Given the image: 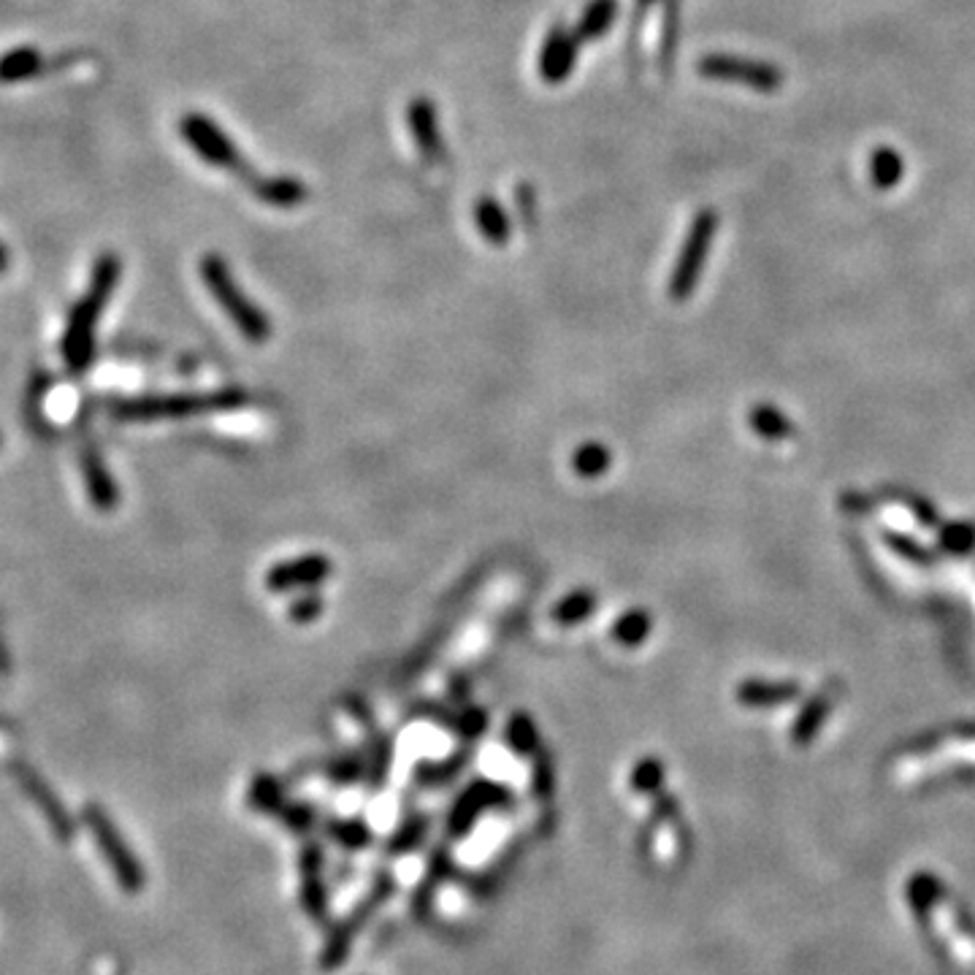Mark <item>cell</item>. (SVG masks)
<instances>
[{"label":"cell","instance_id":"6da1fadb","mask_svg":"<svg viewBox=\"0 0 975 975\" xmlns=\"http://www.w3.org/2000/svg\"><path fill=\"white\" fill-rule=\"evenodd\" d=\"M120 274H123V263H120V258L114 252H106V256L98 258L88 293L71 309L66 337H63V358L71 366V372H84L90 366L92 353H95L98 317H101L103 307L112 298Z\"/></svg>","mask_w":975,"mask_h":975},{"label":"cell","instance_id":"7a4b0ae2","mask_svg":"<svg viewBox=\"0 0 975 975\" xmlns=\"http://www.w3.org/2000/svg\"><path fill=\"white\" fill-rule=\"evenodd\" d=\"M250 401L245 388H223L212 394H179V396H141V399L112 401L109 412L128 423H149V420H182L195 415L230 412Z\"/></svg>","mask_w":975,"mask_h":975},{"label":"cell","instance_id":"3957f363","mask_svg":"<svg viewBox=\"0 0 975 975\" xmlns=\"http://www.w3.org/2000/svg\"><path fill=\"white\" fill-rule=\"evenodd\" d=\"M201 280H204L206 291L212 293L217 307L228 315V320L234 322L236 331H239L247 342L252 344L269 342L271 339L269 315L258 307L245 291H241L239 282L234 280V274H230L228 263H225L223 256H217V252L204 256V261H201Z\"/></svg>","mask_w":975,"mask_h":975},{"label":"cell","instance_id":"277c9868","mask_svg":"<svg viewBox=\"0 0 975 975\" xmlns=\"http://www.w3.org/2000/svg\"><path fill=\"white\" fill-rule=\"evenodd\" d=\"M718 212L713 209L696 212V217L691 220L689 234H685L683 247L678 252V263L669 274L667 293L672 302H685L696 291L702 271H705L710 247H713L715 234H718Z\"/></svg>","mask_w":975,"mask_h":975},{"label":"cell","instance_id":"5b68a950","mask_svg":"<svg viewBox=\"0 0 975 975\" xmlns=\"http://www.w3.org/2000/svg\"><path fill=\"white\" fill-rule=\"evenodd\" d=\"M84 821H88L92 838H95L103 859L109 862V868H112L114 878H117V884L123 886V892L128 894L141 892L144 870L141 864H138L136 853L131 851L128 842H125L123 835H120V829L114 827L112 816H109L101 805H88L84 807Z\"/></svg>","mask_w":975,"mask_h":975},{"label":"cell","instance_id":"8992f818","mask_svg":"<svg viewBox=\"0 0 975 975\" xmlns=\"http://www.w3.org/2000/svg\"><path fill=\"white\" fill-rule=\"evenodd\" d=\"M179 134H182L184 141L190 144V149L209 166L228 169L234 171V174H245L247 171V163L245 158H241L239 147H236V144L230 141V136L225 134L215 120L206 117V114L199 112L184 114L182 123H179Z\"/></svg>","mask_w":975,"mask_h":975},{"label":"cell","instance_id":"52a82bcc","mask_svg":"<svg viewBox=\"0 0 975 975\" xmlns=\"http://www.w3.org/2000/svg\"><path fill=\"white\" fill-rule=\"evenodd\" d=\"M700 77L718 82H740L756 92H778L783 84V71L772 63L748 60L737 55H705L696 66Z\"/></svg>","mask_w":975,"mask_h":975},{"label":"cell","instance_id":"ba28073f","mask_svg":"<svg viewBox=\"0 0 975 975\" xmlns=\"http://www.w3.org/2000/svg\"><path fill=\"white\" fill-rule=\"evenodd\" d=\"M333 575V562L322 553H307V556L287 558L274 564L267 572V588L271 593L291 591H315L320 582Z\"/></svg>","mask_w":975,"mask_h":975},{"label":"cell","instance_id":"9c48e42d","mask_svg":"<svg viewBox=\"0 0 975 975\" xmlns=\"http://www.w3.org/2000/svg\"><path fill=\"white\" fill-rule=\"evenodd\" d=\"M11 775H14V781L20 783L22 792L36 802L38 810L44 813L52 835H55L57 840H71L73 832H77V824L71 821V816H68V810L63 807V802L57 800V794L52 792L49 783H46L33 767L22 764V761H14V764H11Z\"/></svg>","mask_w":975,"mask_h":975},{"label":"cell","instance_id":"30bf717a","mask_svg":"<svg viewBox=\"0 0 975 975\" xmlns=\"http://www.w3.org/2000/svg\"><path fill=\"white\" fill-rule=\"evenodd\" d=\"M510 802H512L510 789H504L501 783L486 781V778L472 783V786L461 794V800L455 802L453 813H450L447 818L450 835L461 838V835H466L472 827H475L480 813H486L488 807H510Z\"/></svg>","mask_w":975,"mask_h":975},{"label":"cell","instance_id":"8fae6325","mask_svg":"<svg viewBox=\"0 0 975 975\" xmlns=\"http://www.w3.org/2000/svg\"><path fill=\"white\" fill-rule=\"evenodd\" d=\"M580 38L567 25H553L551 33L542 42L540 57H536V71L547 84H562L572 77L577 66V52H580Z\"/></svg>","mask_w":975,"mask_h":975},{"label":"cell","instance_id":"7c38bea8","mask_svg":"<svg viewBox=\"0 0 975 975\" xmlns=\"http://www.w3.org/2000/svg\"><path fill=\"white\" fill-rule=\"evenodd\" d=\"M407 128L412 134L415 144H418L420 155H423L429 163H440L444 158V138H442V125H440V112H437V103L431 98H412L407 103Z\"/></svg>","mask_w":975,"mask_h":975},{"label":"cell","instance_id":"4fadbf2b","mask_svg":"<svg viewBox=\"0 0 975 975\" xmlns=\"http://www.w3.org/2000/svg\"><path fill=\"white\" fill-rule=\"evenodd\" d=\"M82 472H84V486H88L90 501L98 510L109 512L120 504V488L114 483L112 472H109L106 461L98 453V447H84L82 450Z\"/></svg>","mask_w":975,"mask_h":975},{"label":"cell","instance_id":"5bb4252c","mask_svg":"<svg viewBox=\"0 0 975 975\" xmlns=\"http://www.w3.org/2000/svg\"><path fill=\"white\" fill-rule=\"evenodd\" d=\"M252 190L263 204L276 206V209H293L304 204L309 195V188L298 182L296 177H258L252 179Z\"/></svg>","mask_w":975,"mask_h":975},{"label":"cell","instance_id":"9a60e30c","mask_svg":"<svg viewBox=\"0 0 975 975\" xmlns=\"http://www.w3.org/2000/svg\"><path fill=\"white\" fill-rule=\"evenodd\" d=\"M46 60L38 49L33 46H16V49L5 52L0 57V84H16L27 82V79H36L38 73H44Z\"/></svg>","mask_w":975,"mask_h":975},{"label":"cell","instance_id":"2e32d148","mask_svg":"<svg viewBox=\"0 0 975 975\" xmlns=\"http://www.w3.org/2000/svg\"><path fill=\"white\" fill-rule=\"evenodd\" d=\"M615 16H619V0H588L586 9L580 11V20H577V38L586 44L597 42L604 33L613 31Z\"/></svg>","mask_w":975,"mask_h":975},{"label":"cell","instance_id":"e0dca14e","mask_svg":"<svg viewBox=\"0 0 975 975\" xmlns=\"http://www.w3.org/2000/svg\"><path fill=\"white\" fill-rule=\"evenodd\" d=\"M475 223L477 228H480V234L486 236L488 245L504 247L507 241H510L512 236L510 215H507L504 206H501L496 199H490V195H483V199L475 204Z\"/></svg>","mask_w":975,"mask_h":975},{"label":"cell","instance_id":"ac0fdd59","mask_svg":"<svg viewBox=\"0 0 975 975\" xmlns=\"http://www.w3.org/2000/svg\"><path fill=\"white\" fill-rule=\"evenodd\" d=\"M797 683H770V680H748L737 689V700L748 707L786 705V702L797 700Z\"/></svg>","mask_w":975,"mask_h":975},{"label":"cell","instance_id":"d6986e66","mask_svg":"<svg viewBox=\"0 0 975 975\" xmlns=\"http://www.w3.org/2000/svg\"><path fill=\"white\" fill-rule=\"evenodd\" d=\"M593 610H597V593L580 588V591L567 593L564 599H558L556 608H553V621L562 623V626H577L586 619H591Z\"/></svg>","mask_w":975,"mask_h":975},{"label":"cell","instance_id":"ffe728a7","mask_svg":"<svg viewBox=\"0 0 975 975\" xmlns=\"http://www.w3.org/2000/svg\"><path fill=\"white\" fill-rule=\"evenodd\" d=\"M650 628H654V619H650V613H645V610H628V613H623L619 621L613 623V639L619 645H623V648H637V645H643L645 639L650 637Z\"/></svg>","mask_w":975,"mask_h":975},{"label":"cell","instance_id":"44dd1931","mask_svg":"<svg viewBox=\"0 0 975 975\" xmlns=\"http://www.w3.org/2000/svg\"><path fill=\"white\" fill-rule=\"evenodd\" d=\"M466 761H469V751L453 753L444 761H434V764H420L418 770H415V781H418L423 789H440L464 770Z\"/></svg>","mask_w":975,"mask_h":975},{"label":"cell","instance_id":"7402d4cb","mask_svg":"<svg viewBox=\"0 0 975 975\" xmlns=\"http://www.w3.org/2000/svg\"><path fill=\"white\" fill-rule=\"evenodd\" d=\"M610 466H613V455H610V450L599 442L580 444L572 455V469L580 477H586V480H597V477H602Z\"/></svg>","mask_w":975,"mask_h":975},{"label":"cell","instance_id":"603a6c76","mask_svg":"<svg viewBox=\"0 0 975 975\" xmlns=\"http://www.w3.org/2000/svg\"><path fill=\"white\" fill-rule=\"evenodd\" d=\"M748 423L764 440H789L792 437V423L770 404H756L748 415Z\"/></svg>","mask_w":975,"mask_h":975},{"label":"cell","instance_id":"cb8c5ba5","mask_svg":"<svg viewBox=\"0 0 975 975\" xmlns=\"http://www.w3.org/2000/svg\"><path fill=\"white\" fill-rule=\"evenodd\" d=\"M507 742L515 753L529 756L536 753V746H540V732H536V724L532 721L529 713H515L507 724Z\"/></svg>","mask_w":975,"mask_h":975},{"label":"cell","instance_id":"d4e9b609","mask_svg":"<svg viewBox=\"0 0 975 975\" xmlns=\"http://www.w3.org/2000/svg\"><path fill=\"white\" fill-rule=\"evenodd\" d=\"M903 169H905L903 158H899V155L894 152L892 147L875 149L873 160H870L873 182H875V188H881V190L894 188V184H897L899 179H903Z\"/></svg>","mask_w":975,"mask_h":975},{"label":"cell","instance_id":"484cf974","mask_svg":"<svg viewBox=\"0 0 975 975\" xmlns=\"http://www.w3.org/2000/svg\"><path fill=\"white\" fill-rule=\"evenodd\" d=\"M282 800H285V797H282V786H280V781H276V778L258 775L256 781H252V789H250V807H252V810L280 813L282 807H285V802H282Z\"/></svg>","mask_w":975,"mask_h":975},{"label":"cell","instance_id":"4316f807","mask_svg":"<svg viewBox=\"0 0 975 975\" xmlns=\"http://www.w3.org/2000/svg\"><path fill=\"white\" fill-rule=\"evenodd\" d=\"M661 781H665V764H661L656 756L639 761L632 772V789L637 794H656L659 792Z\"/></svg>","mask_w":975,"mask_h":975},{"label":"cell","instance_id":"83f0119b","mask_svg":"<svg viewBox=\"0 0 975 975\" xmlns=\"http://www.w3.org/2000/svg\"><path fill=\"white\" fill-rule=\"evenodd\" d=\"M426 829H429V818L426 816H415L409 818L407 824H401L399 832L394 835L388 842V851L390 853H407L412 848H418L420 842L426 838Z\"/></svg>","mask_w":975,"mask_h":975},{"label":"cell","instance_id":"f1b7e54d","mask_svg":"<svg viewBox=\"0 0 975 975\" xmlns=\"http://www.w3.org/2000/svg\"><path fill=\"white\" fill-rule=\"evenodd\" d=\"M331 838L342 842L344 848H363L366 842H372V832L363 821H333L331 824Z\"/></svg>","mask_w":975,"mask_h":975},{"label":"cell","instance_id":"f546056e","mask_svg":"<svg viewBox=\"0 0 975 975\" xmlns=\"http://www.w3.org/2000/svg\"><path fill=\"white\" fill-rule=\"evenodd\" d=\"M322 610H326V602H322L320 593H317V591H302V597L293 599V604H291V610H287V615H291V621H296V623H311V621L320 619Z\"/></svg>","mask_w":975,"mask_h":975},{"label":"cell","instance_id":"4dcf8cb0","mask_svg":"<svg viewBox=\"0 0 975 975\" xmlns=\"http://www.w3.org/2000/svg\"><path fill=\"white\" fill-rule=\"evenodd\" d=\"M827 710H829V700H827V696H824V691H821V696H816V700H813L810 705H807L805 715H802V718L797 721V726H794V740H797V742L810 740V735H813V732H816V726L821 724V718H824V713H827Z\"/></svg>","mask_w":975,"mask_h":975},{"label":"cell","instance_id":"1f68e13d","mask_svg":"<svg viewBox=\"0 0 975 975\" xmlns=\"http://www.w3.org/2000/svg\"><path fill=\"white\" fill-rule=\"evenodd\" d=\"M532 789L536 800H547L553 794V764L547 753H536L534 759V772H532Z\"/></svg>","mask_w":975,"mask_h":975},{"label":"cell","instance_id":"d6a6232c","mask_svg":"<svg viewBox=\"0 0 975 975\" xmlns=\"http://www.w3.org/2000/svg\"><path fill=\"white\" fill-rule=\"evenodd\" d=\"M940 542H943L945 551L967 553L975 545V529L967 526V523H951L940 536Z\"/></svg>","mask_w":975,"mask_h":975},{"label":"cell","instance_id":"836d02e7","mask_svg":"<svg viewBox=\"0 0 975 975\" xmlns=\"http://www.w3.org/2000/svg\"><path fill=\"white\" fill-rule=\"evenodd\" d=\"M328 775H331V781L337 786H350V783H355L363 775V761L355 759V756H342V759H337L328 767Z\"/></svg>","mask_w":975,"mask_h":975},{"label":"cell","instance_id":"e575fe53","mask_svg":"<svg viewBox=\"0 0 975 975\" xmlns=\"http://www.w3.org/2000/svg\"><path fill=\"white\" fill-rule=\"evenodd\" d=\"M302 899H304V908L309 910V916H315V919H322V916H326V908H328L326 888L317 884L315 873H307V884H304Z\"/></svg>","mask_w":975,"mask_h":975},{"label":"cell","instance_id":"d590c367","mask_svg":"<svg viewBox=\"0 0 975 975\" xmlns=\"http://www.w3.org/2000/svg\"><path fill=\"white\" fill-rule=\"evenodd\" d=\"M390 759H394V746H390L388 740H379L377 751H374L372 759H369V778L374 781V786H383L385 775H388Z\"/></svg>","mask_w":975,"mask_h":975},{"label":"cell","instance_id":"8d00e7d4","mask_svg":"<svg viewBox=\"0 0 975 975\" xmlns=\"http://www.w3.org/2000/svg\"><path fill=\"white\" fill-rule=\"evenodd\" d=\"M280 816L285 818V824L293 832H309L311 824H315V810L309 805H285L280 810Z\"/></svg>","mask_w":975,"mask_h":975},{"label":"cell","instance_id":"74e56055","mask_svg":"<svg viewBox=\"0 0 975 975\" xmlns=\"http://www.w3.org/2000/svg\"><path fill=\"white\" fill-rule=\"evenodd\" d=\"M455 726H458V732L466 737V740H475V737H480L483 729L488 726L486 710H469V713H464L458 721H455Z\"/></svg>","mask_w":975,"mask_h":975},{"label":"cell","instance_id":"f35d334b","mask_svg":"<svg viewBox=\"0 0 975 975\" xmlns=\"http://www.w3.org/2000/svg\"><path fill=\"white\" fill-rule=\"evenodd\" d=\"M674 11H678V5L669 3L665 14V38H661V60L665 63H669V57H674V27H678L674 25L678 22Z\"/></svg>","mask_w":975,"mask_h":975},{"label":"cell","instance_id":"ab89813d","mask_svg":"<svg viewBox=\"0 0 975 975\" xmlns=\"http://www.w3.org/2000/svg\"><path fill=\"white\" fill-rule=\"evenodd\" d=\"M888 542H892V547H894V551H899V553H903V556H908V558H916V562H921V564H927V562H930V556H927V553H925V551H921V547H916V545H908V540H903V536L892 534V536H888Z\"/></svg>","mask_w":975,"mask_h":975},{"label":"cell","instance_id":"60d3db41","mask_svg":"<svg viewBox=\"0 0 975 975\" xmlns=\"http://www.w3.org/2000/svg\"><path fill=\"white\" fill-rule=\"evenodd\" d=\"M9 261H11V256H9V247L3 245V241H0V274H3L5 269H9Z\"/></svg>","mask_w":975,"mask_h":975},{"label":"cell","instance_id":"b9f144b4","mask_svg":"<svg viewBox=\"0 0 975 975\" xmlns=\"http://www.w3.org/2000/svg\"><path fill=\"white\" fill-rule=\"evenodd\" d=\"M654 3V0H639V5H650Z\"/></svg>","mask_w":975,"mask_h":975},{"label":"cell","instance_id":"7bdbcfd3","mask_svg":"<svg viewBox=\"0 0 975 975\" xmlns=\"http://www.w3.org/2000/svg\"><path fill=\"white\" fill-rule=\"evenodd\" d=\"M0 444H3V440H0Z\"/></svg>","mask_w":975,"mask_h":975}]
</instances>
